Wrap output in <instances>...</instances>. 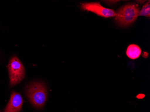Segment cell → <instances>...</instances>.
Returning <instances> with one entry per match:
<instances>
[{"label":"cell","mask_w":150,"mask_h":112,"mask_svg":"<svg viewBox=\"0 0 150 112\" xmlns=\"http://www.w3.org/2000/svg\"><path fill=\"white\" fill-rule=\"evenodd\" d=\"M26 95L33 106L42 108L47 100V90L44 82L40 81L32 82L27 87Z\"/></svg>","instance_id":"cell-1"},{"label":"cell","mask_w":150,"mask_h":112,"mask_svg":"<svg viewBox=\"0 0 150 112\" xmlns=\"http://www.w3.org/2000/svg\"><path fill=\"white\" fill-rule=\"evenodd\" d=\"M139 12V9L137 5L126 4L115 12V22L119 26L128 27L136 20Z\"/></svg>","instance_id":"cell-2"},{"label":"cell","mask_w":150,"mask_h":112,"mask_svg":"<svg viewBox=\"0 0 150 112\" xmlns=\"http://www.w3.org/2000/svg\"><path fill=\"white\" fill-rule=\"evenodd\" d=\"M8 71L11 86L17 85L25 77V69L22 63L16 56L12 57L8 64Z\"/></svg>","instance_id":"cell-3"},{"label":"cell","mask_w":150,"mask_h":112,"mask_svg":"<svg viewBox=\"0 0 150 112\" xmlns=\"http://www.w3.org/2000/svg\"><path fill=\"white\" fill-rule=\"evenodd\" d=\"M81 8L83 11L92 12L103 17H112L115 16V12L113 10L103 7L98 2L81 3Z\"/></svg>","instance_id":"cell-4"},{"label":"cell","mask_w":150,"mask_h":112,"mask_svg":"<svg viewBox=\"0 0 150 112\" xmlns=\"http://www.w3.org/2000/svg\"><path fill=\"white\" fill-rule=\"evenodd\" d=\"M23 99L19 93L13 92L4 112H19L22 109Z\"/></svg>","instance_id":"cell-5"},{"label":"cell","mask_w":150,"mask_h":112,"mask_svg":"<svg viewBox=\"0 0 150 112\" xmlns=\"http://www.w3.org/2000/svg\"><path fill=\"white\" fill-rule=\"evenodd\" d=\"M141 53L140 48L135 44L129 45L126 51V54L129 58L135 59L139 57Z\"/></svg>","instance_id":"cell-6"},{"label":"cell","mask_w":150,"mask_h":112,"mask_svg":"<svg viewBox=\"0 0 150 112\" xmlns=\"http://www.w3.org/2000/svg\"><path fill=\"white\" fill-rule=\"evenodd\" d=\"M139 16H144L150 17V5L149 1L143 6L141 11L139 12Z\"/></svg>","instance_id":"cell-7"},{"label":"cell","mask_w":150,"mask_h":112,"mask_svg":"<svg viewBox=\"0 0 150 112\" xmlns=\"http://www.w3.org/2000/svg\"></svg>","instance_id":"cell-8"}]
</instances>
